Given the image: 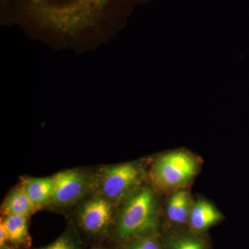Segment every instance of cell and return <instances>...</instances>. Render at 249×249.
I'll use <instances>...</instances> for the list:
<instances>
[{"label": "cell", "instance_id": "9", "mask_svg": "<svg viewBox=\"0 0 249 249\" xmlns=\"http://www.w3.org/2000/svg\"><path fill=\"white\" fill-rule=\"evenodd\" d=\"M36 210L21 184L10 193L1 206V213L4 216L22 215L29 217Z\"/></svg>", "mask_w": 249, "mask_h": 249}, {"label": "cell", "instance_id": "5", "mask_svg": "<svg viewBox=\"0 0 249 249\" xmlns=\"http://www.w3.org/2000/svg\"><path fill=\"white\" fill-rule=\"evenodd\" d=\"M111 202L103 196H96L87 201L79 214L80 226L92 235L104 232L112 219Z\"/></svg>", "mask_w": 249, "mask_h": 249}, {"label": "cell", "instance_id": "15", "mask_svg": "<svg viewBox=\"0 0 249 249\" xmlns=\"http://www.w3.org/2000/svg\"><path fill=\"white\" fill-rule=\"evenodd\" d=\"M0 249H14L11 248V247H8V246L4 245L2 246V247H0Z\"/></svg>", "mask_w": 249, "mask_h": 249}, {"label": "cell", "instance_id": "4", "mask_svg": "<svg viewBox=\"0 0 249 249\" xmlns=\"http://www.w3.org/2000/svg\"><path fill=\"white\" fill-rule=\"evenodd\" d=\"M53 177L55 184L50 202L58 206L66 207L76 204L89 188L88 177L78 170H65Z\"/></svg>", "mask_w": 249, "mask_h": 249}, {"label": "cell", "instance_id": "6", "mask_svg": "<svg viewBox=\"0 0 249 249\" xmlns=\"http://www.w3.org/2000/svg\"><path fill=\"white\" fill-rule=\"evenodd\" d=\"M222 219V214L212 204L199 201L191 209L188 225L191 231L203 233Z\"/></svg>", "mask_w": 249, "mask_h": 249}, {"label": "cell", "instance_id": "7", "mask_svg": "<svg viewBox=\"0 0 249 249\" xmlns=\"http://www.w3.org/2000/svg\"><path fill=\"white\" fill-rule=\"evenodd\" d=\"M54 184L53 176L44 178H24L21 183L29 200L36 209L50 202Z\"/></svg>", "mask_w": 249, "mask_h": 249}, {"label": "cell", "instance_id": "3", "mask_svg": "<svg viewBox=\"0 0 249 249\" xmlns=\"http://www.w3.org/2000/svg\"><path fill=\"white\" fill-rule=\"evenodd\" d=\"M142 178L140 168L134 163L107 167L103 170L100 178L103 196L111 202L121 200L140 184Z\"/></svg>", "mask_w": 249, "mask_h": 249}, {"label": "cell", "instance_id": "8", "mask_svg": "<svg viewBox=\"0 0 249 249\" xmlns=\"http://www.w3.org/2000/svg\"><path fill=\"white\" fill-rule=\"evenodd\" d=\"M160 239L163 249H210L203 233L191 231L170 232Z\"/></svg>", "mask_w": 249, "mask_h": 249}, {"label": "cell", "instance_id": "1", "mask_svg": "<svg viewBox=\"0 0 249 249\" xmlns=\"http://www.w3.org/2000/svg\"><path fill=\"white\" fill-rule=\"evenodd\" d=\"M160 218L155 194L148 188L132 192L116 221V235L125 242L140 237L159 236Z\"/></svg>", "mask_w": 249, "mask_h": 249}, {"label": "cell", "instance_id": "13", "mask_svg": "<svg viewBox=\"0 0 249 249\" xmlns=\"http://www.w3.org/2000/svg\"><path fill=\"white\" fill-rule=\"evenodd\" d=\"M38 249H78L74 241L70 235L65 234L60 236L50 245Z\"/></svg>", "mask_w": 249, "mask_h": 249}, {"label": "cell", "instance_id": "2", "mask_svg": "<svg viewBox=\"0 0 249 249\" xmlns=\"http://www.w3.org/2000/svg\"><path fill=\"white\" fill-rule=\"evenodd\" d=\"M197 163L185 152H173L160 156L155 162L152 178L156 186L164 190L186 184L197 173Z\"/></svg>", "mask_w": 249, "mask_h": 249}, {"label": "cell", "instance_id": "10", "mask_svg": "<svg viewBox=\"0 0 249 249\" xmlns=\"http://www.w3.org/2000/svg\"><path fill=\"white\" fill-rule=\"evenodd\" d=\"M27 216L10 215L1 218V222L6 229L8 240L19 246H29L31 243L29 234Z\"/></svg>", "mask_w": 249, "mask_h": 249}, {"label": "cell", "instance_id": "11", "mask_svg": "<svg viewBox=\"0 0 249 249\" xmlns=\"http://www.w3.org/2000/svg\"><path fill=\"white\" fill-rule=\"evenodd\" d=\"M190 205L191 197L188 192L179 191L173 195L167 206V216L170 222L178 226L188 224Z\"/></svg>", "mask_w": 249, "mask_h": 249}, {"label": "cell", "instance_id": "12", "mask_svg": "<svg viewBox=\"0 0 249 249\" xmlns=\"http://www.w3.org/2000/svg\"><path fill=\"white\" fill-rule=\"evenodd\" d=\"M124 243L122 249H163L159 236L140 237Z\"/></svg>", "mask_w": 249, "mask_h": 249}, {"label": "cell", "instance_id": "14", "mask_svg": "<svg viewBox=\"0 0 249 249\" xmlns=\"http://www.w3.org/2000/svg\"><path fill=\"white\" fill-rule=\"evenodd\" d=\"M9 242L8 240V235L6 233V229L3 225L2 223L0 222V247L6 245V242Z\"/></svg>", "mask_w": 249, "mask_h": 249}]
</instances>
